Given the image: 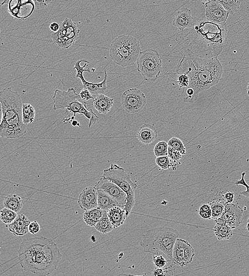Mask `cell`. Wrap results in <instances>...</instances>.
I'll return each mask as SVG.
<instances>
[{"instance_id": "obj_42", "label": "cell", "mask_w": 249, "mask_h": 276, "mask_svg": "<svg viewBox=\"0 0 249 276\" xmlns=\"http://www.w3.org/2000/svg\"><path fill=\"white\" fill-rule=\"evenodd\" d=\"M182 156L179 151L169 146L168 156L171 160L178 161L182 158Z\"/></svg>"}, {"instance_id": "obj_46", "label": "cell", "mask_w": 249, "mask_h": 276, "mask_svg": "<svg viewBox=\"0 0 249 276\" xmlns=\"http://www.w3.org/2000/svg\"><path fill=\"white\" fill-rule=\"evenodd\" d=\"M36 9H41L47 7L48 5L51 3V1H34Z\"/></svg>"}, {"instance_id": "obj_4", "label": "cell", "mask_w": 249, "mask_h": 276, "mask_svg": "<svg viewBox=\"0 0 249 276\" xmlns=\"http://www.w3.org/2000/svg\"><path fill=\"white\" fill-rule=\"evenodd\" d=\"M2 122L0 136L8 139H18L27 132V126L23 119V101L17 91L12 88L0 91Z\"/></svg>"}, {"instance_id": "obj_43", "label": "cell", "mask_w": 249, "mask_h": 276, "mask_svg": "<svg viewBox=\"0 0 249 276\" xmlns=\"http://www.w3.org/2000/svg\"><path fill=\"white\" fill-rule=\"evenodd\" d=\"M40 226L37 220L30 223L29 227V232L32 234H36L39 232Z\"/></svg>"}, {"instance_id": "obj_50", "label": "cell", "mask_w": 249, "mask_h": 276, "mask_svg": "<svg viewBox=\"0 0 249 276\" xmlns=\"http://www.w3.org/2000/svg\"><path fill=\"white\" fill-rule=\"evenodd\" d=\"M246 230H247V231L249 232V222H247V224H246Z\"/></svg>"}, {"instance_id": "obj_5", "label": "cell", "mask_w": 249, "mask_h": 276, "mask_svg": "<svg viewBox=\"0 0 249 276\" xmlns=\"http://www.w3.org/2000/svg\"><path fill=\"white\" fill-rule=\"evenodd\" d=\"M179 237V231L172 228L162 227L152 229L142 236L140 246L144 252L153 255H163L170 264L173 265V250Z\"/></svg>"}, {"instance_id": "obj_16", "label": "cell", "mask_w": 249, "mask_h": 276, "mask_svg": "<svg viewBox=\"0 0 249 276\" xmlns=\"http://www.w3.org/2000/svg\"><path fill=\"white\" fill-rule=\"evenodd\" d=\"M95 188L97 190L105 192L115 200L124 208L127 203V196L115 183L101 178L96 183Z\"/></svg>"}, {"instance_id": "obj_37", "label": "cell", "mask_w": 249, "mask_h": 276, "mask_svg": "<svg viewBox=\"0 0 249 276\" xmlns=\"http://www.w3.org/2000/svg\"><path fill=\"white\" fill-rule=\"evenodd\" d=\"M153 260L155 267L158 268L164 269L167 267L168 260L162 255H153Z\"/></svg>"}, {"instance_id": "obj_35", "label": "cell", "mask_w": 249, "mask_h": 276, "mask_svg": "<svg viewBox=\"0 0 249 276\" xmlns=\"http://www.w3.org/2000/svg\"><path fill=\"white\" fill-rule=\"evenodd\" d=\"M169 147L179 151L182 155L186 154V148L182 141L178 138L173 137L168 142Z\"/></svg>"}, {"instance_id": "obj_12", "label": "cell", "mask_w": 249, "mask_h": 276, "mask_svg": "<svg viewBox=\"0 0 249 276\" xmlns=\"http://www.w3.org/2000/svg\"><path fill=\"white\" fill-rule=\"evenodd\" d=\"M147 98L142 92L136 88L124 91L121 96L123 108L128 114L135 115L141 111L146 104Z\"/></svg>"}, {"instance_id": "obj_17", "label": "cell", "mask_w": 249, "mask_h": 276, "mask_svg": "<svg viewBox=\"0 0 249 276\" xmlns=\"http://www.w3.org/2000/svg\"><path fill=\"white\" fill-rule=\"evenodd\" d=\"M8 6L10 14L20 19L29 18L33 15L36 9L34 1H10Z\"/></svg>"}, {"instance_id": "obj_1", "label": "cell", "mask_w": 249, "mask_h": 276, "mask_svg": "<svg viewBox=\"0 0 249 276\" xmlns=\"http://www.w3.org/2000/svg\"><path fill=\"white\" fill-rule=\"evenodd\" d=\"M227 26L205 19L194 18L193 26L176 35V42L182 55L205 59H217L224 48Z\"/></svg>"}, {"instance_id": "obj_11", "label": "cell", "mask_w": 249, "mask_h": 276, "mask_svg": "<svg viewBox=\"0 0 249 276\" xmlns=\"http://www.w3.org/2000/svg\"><path fill=\"white\" fill-rule=\"evenodd\" d=\"M89 62L86 60H78L75 64L74 70L76 71V77L79 78L82 84L84 89L89 90L92 95H99L101 94L105 95L109 92V88L107 85L108 74L105 69V76L102 81L99 83H93L87 81L84 77L85 72L90 73V70L86 69Z\"/></svg>"}, {"instance_id": "obj_30", "label": "cell", "mask_w": 249, "mask_h": 276, "mask_svg": "<svg viewBox=\"0 0 249 276\" xmlns=\"http://www.w3.org/2000/svg\"><path fill=\"white\" fill-rule=\"evenodd\" d=\"M36 117L35 108L30 104H23V119L24 124L27 126L32 124L34 122Z\"/></svg>"}, {"instance_id": "obj_15", "label": "cell", "mask_w": 249, "mask_h": 276, "mask_svg": "<svg viewBox=\"0 0 249 276\" xmlns=\"http://www.w3.org/2000/svg\"><path fill=\"white\" fill-rule=\"evenodd\" d=\"M205 7V19L208 21L218 25L226 24L229 14L217 1L202 2Z\"/></svg>"}, {"instance_id": "obj_20", "label": "cell", "mask_w": 249, "mask_h": 276, "mask_svg": "<svg viewBox=\"0 0 249 276\" xmlns=\"http://www.w3.org/2000/svg\"><path fill=\"white\" fill-rule=\"evenodd\" d=\"M30 222L23 214H19L16 219L9 225L8 230L15 236H24L29 232Z\"/></svg>"}, {"instance_id": "obj_14", "label": "cell", "mask_w": 249, "mask_h": 276, "mask_svg": "<svg viewBox=\"0 0 249 276\" xmlns=\"http://www.w3.org/2000/svg\"><path fill=\"white\" fill-rule=\"evenodd\" d=\"M243 211L238 203H226L222 216L215 222L225 224L234 230L242 223Z\"/></svg>"}, {"instance_id": "obj_31", "label": "cell", "mask_w": 249, "mask_h": 276, "mask_svg": "<svg viewBox=\"0 0 249 276\" xmlns=\"http://www.w3.org/2000/svg\"><path fill=\"white\" fill-rule=\"evenodd\" d=\"M220 3L229 14L234 15L238 12L241 3L240 0H219Z\"/></svg>"}, {"instance_id": "obj_49", "label": "cell", "mask_w": 249, "mask_h": 276, "mask_svg": "<svg viewBox=\"0 0 249 276\" xmlns=\"http://www.w3.org/2000/svg\"><path fill=\"white\" fill-rule=\"evenodd\" d=\"M91 240L93 242L96 243V240L95 236H92L91 237Z\"/></svg>"}, {"instance_id": "obj_45", "label": "cell", "mask_w": 249, "mask_h": 276, "mask_svg": "<svg viewBox=\"0 0 249 276\" xmlns=\"http://www.w3.org/2000/svg\"><path fill=\"white\" fill-rule=\"evenodd\" d=\"M226 203H232L234 199V193L233 192H227L223 196Z\"/></svg>"}, {"instance_id": "obj_13", "label": "cell", "mask_w": 249, "mask_h": 276, "mask_svg": "<svg viewBox=\"0 0 249 276\" xmlns=\"http://www.w3.org/2000/svg\"><path fill=\"white\" fill-rule=\"evenodd\" d=\"M194 256V250L187 241L180 238L176 240L173 250L174 264L183 268L191 263Z\"/></svg>"}, {"instance_id": "obj_2", "label": "cell", "mask_w": 249, "mask_h": 276, "mask_svg": "<svg viewBox=\"0 0 249 276\" xmlns=\"http://www.w3.org/2000/svg\"><path fill=\"white\" fill-rule=\"evenodd\" d=\"M21 267L38 276H47L55 271L62 259L55 241L45 237L24 239L18 252Z\"/></svg>"}, {"instance_id": "obj_7", "label": "cell", "mask_w": 249, "mask_h": 276, "mask_svg": "<svg viewBox=\"0 0 249 276\" xmlns=\"http://www.w3.org/2000/svg\"><path fill=\"white\" fill-rule=\"evenodd\" d=\"M141 52L140 42L130 35H121L114 38L110 45L111 58L114 63L123 68L137 63Z\"/></svg>"}, {"instance_id": "obj_41", "label": "cell", "mask_w": 249, "mask_h": 276, "mask_svg": "<svg viewBox=\"0 0 249 276\" xmlns=\"http://www.w3.org/2000/svg\"><path fill=\"white\" fill-rule=\"evenodd\" d=\"M176 82L180 88L184 89L189 87V78L186 74H179Z\"/></svg>"}, {"instance_id": "obj_33", "label": "cell", "mask_w": 249, "mask_h": 276, "mask_svg": "<svg viewBox=\"0 0 249 276\" xmlns=\"http://www.w3.org/2000/svg\"><path fill=\"white\" fill-rule=\"evenodd\" d=\"M182 96L185 103H193L198 98V95L196 94L194 89L190 87L183 89Z\"/></svg>"}, {"instance_id": "obj_24", "label": "cell", "mask_w": 249, "mask_h": 276, "mask_svg": "<svg viewBox=\"0 0 249 276\" xmlns=\"http://www.w3.org/2000/svg\"><path fill=\"white\" fill-rule=\"evenodd\" d=\"M97 194L98 208L102 210L108 211L115 207L123 208L115 200H114L105 192L97 190Z\"/></svg>"}, {"instance_id": "obj_9", "label": "cell", "mask_w": 249, "mask_h": 276, "mask_svg": "<svg viewBox=\"0 0 249 276\" xmlns=\"http://www.w3.org/2000/svg\"><path fill=\"white\" fill-rule=\"evenodd\" d=\"M137 69L144 80L155 82L162 71V58L158 51L149 48L141 52L137 61Z\"/></svg>"}, {"instance_id": "obj_10", "label": "cell", "mask_w": 249, "mask_h": 276, "mask_svg": "<svg viewBox=\"0 0 249 276\" xmlns=\"http://www.w3.org/2000/svg\"><path fill=\"white\" fill-rule=\"evenodd\" d=\"M80 30L71 19L66 18L60 25L59 31L51 35L53 42L59 47L68 49L73 45L80 36Z\"/></svg>"}, {"instance_id": "obj_6", "label": "cell", "mask_w": 249, "mask_h": 276, "mask_svg": "<svg viewBox=\"0 0 249 276\" xmlns=\"http://www.w3.org/2000/svg\"><path fill=\"white\" fill-rule=\"evenodd\" d=\"M54 109H65L74 114V117L80 114L84 116L89 120V128L96 124L99 118L92 109L87 107L86 102L81 99L74 88L68 91L56 89L53 96Z\"/></svg>"}, {"instance_id": "obj_29", "label": "cell", "mask_w": 249, "mask_h": 276, "mask_svg": "<svg viewBox=\"0 0 249 276\" xmlns=\"http://www.w3.org/2000/svg\"><path fill=\"white\" fill-rule=\"evenodd\" d=\"M209 204L212 210V219L216 222L222 216L226 203L224 198H220L214 199Z\"/></svg>"}, {"instance_id": "obj_18", "label": "cell", "mask_w": 249, "mask_h": 276, "mask_svg": "<svg viewBox=\"0 0 249 276\" xmlns=\"http://www.w3.org/2000/svg\"><path fill=\"white\" fill-rule=\"evenodd\" d=\"M78 203L85 211L98 208L97 190L95 187L85 188L80 193Z\"/></svg>"}, {"instance_id": "obj_21", "label": "cell", "mask_w": 249, "mask_h": 276, "mask_svg": "<svg viewBox=\"0 0 249 276\" xmlns=\"http://www.w3.org/2000/svg\"><path fill=\"white\" fill-rule=\"evenodd\" d=\"M158 137V131L150 124H144L139 129L137 138L141 144L148 145L152 144Z\"/></svg>"}, {"instance_id": "obj_27", "label": "cell", "mask_w": 249, "mask_h": 276, "mask_svg": "<svg viewBox=\"0 0 249 276\" xmlns=\"http://www.w3.org/2000/svg\"><path fill=\"white\" fill-rule=\"evenodd\" d=\"M103 210L98 208L85 211L83 214V219L87 226L95 227L103 216Z\"/></svg>"}, {"instance_id": "obj_44", "label": "cell", "mask_w": 249, "mask_h": 276, "mask_svg": "<svg viewBox=\"0 0 249 276\" xmlns=\"http://www.w3.org/2000/svg\"><path fill=\"white\" fill-rule=\"evenodd\" d=\"M81 99L83 101H88L91 99H94L90 92L86 89H83L79 94Z\"/></svg>"}, {"instance_id": "obj_53", "label": "cell", "mask_w": 249, "mask_h": 276, "mask_svg": "<svg viewBox=\"0 0 249 276\" xmlns=\"http://www.w3.org/2000/svg\"><path fill=\"white\" fill-rule=\"evenodd\" d=\"M247 86H248V87H249V83H248V84Z\"/></svg>"}, {"instance_id": "obj_22", "label": "cell", "mask_w": 249, "mask_h": 276, "mask_svg": "<svg viewBox=\"0 0 249 276\" xmlns=\"http://www.w3.org/2000/svg\"><path fill=\"white\" fill-rule=\"evenodd\" d=\"M114 99L106 95L101 94L93 99L92 104L101 115H107L111 111Z\"/></svg>"}, {"instance_id": "obj_40", "label": "cell", "mask_w": 249, "mask_h": 276, "mask_svg": "<svg viewBox=\"0 0 249 276\" xmlns=\"http://www.w3.org/2000/svg\"><path fill=\"white\" fill-rule=\"evenodd\" d=\"M172 266L171 265L164 269L157 268L153 272V276H173Z\"/></svg>"}, {"instance_id": "obj_28", "label": "cell", "mask_w": 249, "mask_h": 276, "mask_svg": "<svg viewBox=\"0 0 249 276\" xmlns=\"http://www.w3.org/2000/svg\"><path fill=\"white\" fill-rule=\"evenodd\" d=\"M94 228L99 233L103 234H108L115 229L109 218L108 211H103L102 217Z\"/></svg>"}, {"instance_id": "obj_38", "label": "cell", "mask_w": 249, "mask_h": 276, "mask_svg": "<svg viewBox=\"0 0 249 276\" xmlns=\"http://www.w3.org/2000/svg\"><path fill=\"white\" fill-rule=\"evenodd\" d=\"M199 214L203 219L207 220L212 219V210L209 203L203 204L200 207Z\"/></svg>"}, {"instance_id": "obj_23", "label": "cell", "mask_w": 249, "mask_h": 276, "mask_svg": "<svg viewBox=\"0 0 249 276\" xmlns=\"http://www.w3.org/2000/svg\"><path fill=\"white\" fill-rule=\"evenodd\" d=\"M109 218L115 229L120 227L126 222L127 212L120 207H115L108 211Z\"/></svg>"}, {"instance_id": "obj_48", "label": "cell", "mask_w": 249, "mask_h": 276, "mask_svg": "<svg viewBox=\"0 0 249 276\" xmlns=\"http://www.w3.org/2000/svg\"><path fill=\"white\" fill-rule=\"evenodd\" d=\"M70 123L71 125L73 127H81L79 122L76 120L72 121Z\"/></svg>"}, {"instance_id": "obj_36", "label": "cell", "mask_w": 249, "mask_h": 276, "mask_svg": "<svg viewBox=\"0 0 249 276\" xmlns=\"http://www.w3.org/2000/svg\"><path fill=\"white\" fill-rule=\"evenodd\" d=\"M155 163L163 170H169L174 166L168 156L157 157L155 159Z\"/></svg>"}, {"instance_id": "obj_26", "label": "cell", "mask_w": 249, "mask_h": 276, "mask_svg": "<svg viewBox=\"0 0 249 276\" xmlns=\"http://www.w3.org/2000/svg\"><path fill=\"white\" fill-rule=\"evenodd\" d=\"M214 232L218 240L231 239L233 236V230L225 224L216 223Z\"/></svg>"}, {"instance_id": "obj_25", "label": "cell", "mask_w": 249, "mask_h": 276, "mask_svg": "<svg viewBox=\"0 0 249 276\" xmlns=\"http://www.w3.org/2000/svg\"><path fill=\"white\" fill-rule=\"evenodd\" d=\"M4 206L18 213L23 208V200L22 198L16 194H11L5 198Z\"/></svg>"}, {"instance_id": "obj_3", "label": "cell", "mask_w": 249, "mask_h": 276, "mask_svg": "<svg viewBox=\"0 0 249 276\" xmlns=\"http://www.w3.org/2000/svg\"><path fill=\"white\" fill-rule=\"evenodd\" d=\"M223 68L219 59H205L182 55L176 69L178 75L189 78V87L199 96L201 92L219 84Z\"/></svg>"}, {"instance_id": "obj_19", "label": "cell", "mask_w": 249, "mask_h": 276, "mask_svg": "<svg viewBox=\"0 0 249 276\" xmlns=\"http://www.w3.org/2000/svg\"><path fill=\"white\" fill-rule=\"evenodd\" d=\"M194 22V18L192 16L191 10L187 8H182L175 12L173 25L180 32H183L186 29L192 28Z\"/></svg>"}, {"instance_id": "obj_32", "label": "cell", "mask_w": 249, "mask_h": 276, "mask_svg": "<svg viewBox=\"0 0 249 276\" xmlns=\"http://www.w3.org/2000/svg\"><path fill=\"white\" fill-rule=\"evenodd\" d=\"M17 216V213L5 207L0 211V218L5 224H12Z\"/></svg>"}, {"instance_id": "obj_51", "label": "cell", "mask_w": 249, "mask_h": 276, "mask_svg": "<svg viewBox=\"0 0 249 276\" xmlns=\"http://www.w3.org/2000/svg\"><path fill=\"white\" fill-rule=\"evenodd\" d=\"M247 95L249 97V87H248V86L247 87Z\"/></svg>"}, {"instance_id": "obj_34", "label": "cell", "mask_w": 249, "mask_h": 276, "mask_svg": "<svg viewBox=\"0 0 249 276\" xmlns=\"http://www.w3.org/2000/svg\"><path fill=\"white\" fill-rule=\"evenodd\" d=\"M169 145L167 142L161 141L155 145L154 153L157 157L167 156L168 155Z\"/></svg>"}, {"instance_id": "obj_8", "label": "cell", "mask_w": 249, "mask_h": 276, "mask_svg": "<svg viewBox=\"0 0 249 276\" xmlns=\"http://www.w3.org/2000/svg\"><path fill=\"white\" fill-rule=\"evenodd\" d=\"M102 178L115 183L127 196V203L124 209L128 217L136 203L135 191L138 186L131 179L125 170L117 164L111 163L110 167L103 171Z\"/></svg>"}, {"instance_id": "obj_47", "label": "cell", "mask_w": 249, "mask_h": 276, "mask_svg": "<svg viewBox=\"0 0 249 276\" xmlns=\"http://www.w3.org/2000/svg\"><path fill=\"white\" fill-rule=\"evenodd\" d=\"M60 28V25L56 22L51 23L49 26V29L52 32L54 33H57L59 31Z\"/></svg>"}, {"instance_id": "obj_52", "label": "cell", "mask_w": 249, "mask_h": 276, "mask_svg": "<svg viewBox=\"0 0 249 276\" xmlns=\"http://www.w3.org/2000/svg\"><path fill=\"white\" fill-rule=\"evenodd\" d=\"M247 222H249V218H248Z\"/></svg>"}, {"instance_id": "obj_39", "label": "cell", "mask_w": 249, "mask_h": 276, "mask_svg": "<svg viewBox=\"0 0 249 276\" xmlns=\"http://www.w3.org/2000/svg\"><path fill=\"white\" fill-rule=\"evenodd\" d=\"M245 172H243L242 173L241 175V179L239 180H237L235 182V185L236 186H244L246 190L244 191H242L240 193L241 195L247 197L249 198V186L247 185V183L246 182L245 180Z\"/></svg>"}]
</instances>
